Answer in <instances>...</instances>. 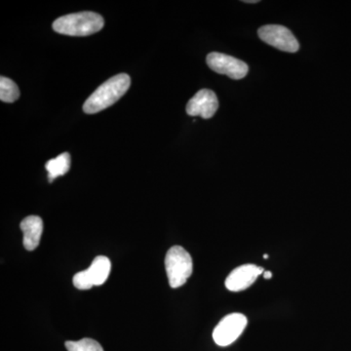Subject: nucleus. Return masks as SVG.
Instances as JSON below:
<instances>
[{
  "instance_id": "obj_16",
  "label": "nucleus",
  "mask_w": 351,
  "mask_h": 351,
  "mask_svg": "<svg viewBox=\"0 0 351 351\" xmlns=\"http://www.w3.org/2000/svg\"><path fill=\"white\" fill-rule=\"evenodd\" d=\"M269 258V256H267V254H265V255H263V258Z\"/></svg>"
},
{
  "instance_id": "obj_14",
  "label": "nucleus",
  "mask_w": 351,
  "mask_h": 351,
  "mask_svg": "<svg viewBox=\"0 0 351 351\" xmlns=\"http://www.w3.org/2000/svg\"><path fill=\"white\" fill-rule=\"evenodd\" d=\"M263 277H265V279H270L272 277V274L270 271H265L263 272Z\"/></svg>"
},
{
  "instance_id": "obj_2",
  "label": "nucleus",
  "mask_w": 351,
  "mask_h": 351,
  "mask_svg": "<svg viewBox=\"0 0 351 351\" xmlns=\"http://www.w3.org/2000/svg\"><path fill=\"white\" fill-rule=\"evenodd\" d=\"M105 25L101 15L95 12L69 14L58 18L53 23V29L58 34L69 36H88L100 32Z\"/></svg>"
},
{
  "instance_id": "obj_6",
  "label": "nucleus",
  "mask_w": 351,
  "mask_h": 351,
  "mask_svg": "<svg viewBox=\"0 0 351 351\" xmlns=\"http://www.w3.org/2000/svg\"><path fill=\"white\" fill-rule=\"evenodd\" d=\"M246 316L241 313L226 315L217 325L213 332L215 343L219 346H228L234 343L241 336L247 326Z\"/></svg>"
},
{
  "instance_id": "obj_12",
  "label": "nucleus",
  "mask_w": 351,
  "mask_h": 351,
  "mask_svg": "<svg viewBox=\"0 0 351 351\" xmlns=\"http://www.w3.org/2000/svg\"><path fill=\"white\" fill-rule=\"evenodd\" d=\"M20 97L19 87L13 80L1 76L0 78V100L5 103H14Z\"/></svg>"
},
{
  "instance_id": "obj_8",
  "label": "nucleus",
  "mask_w": 351,
  "mask_h": 351,
  "mask_svg": "<svg viewBox=\"0 0 351 351\" xmlns=\"http://www.w3.org/2000/svg\"><path fill=\"white\" fill-rule=\"evenodd\" d=\"M219 108V101L212 90L202 89L189 100L186 113L191 117H201L204 119L213 117Z\"/></svg>"
},
{
  "instance_id": "obj_11",
  "label": "nucleus",
  "mask_w": 351,
  "mask_h": 351,
  "mask_svg": "<svg viewBox=\"0 0 351 351\" xmlns=\"http://www.w3.org/2000/svg\"><path fill=\"white\" fill-rule=\"evenodd\" d=\"M48 172V181L52 182L60 176H64L71 168V156L68 152L60 154L56 158L50 159L45 164Z\"/></svg>"
},
{
  "instance_id": "obj_15",
  "label": "nucleus",
  "mask_w": 351,
  "mask_h": 351,
  "mask_svg": "<svg viewBox=\"0 0 351 351\" xmlns=\"http://www.w3.org/2000/svg\"><path fill=\"white\" fill-rule=\"evenodd\" d=\"M245 3H258V0H245Z\"/></svg>"
},
{
  "instance_id": "obj_4",
  "label": "nucleus",
  "mask_w": 351,
  "mask_h": 351,
  "mask_svg": "<svg viewBox=\"0 0 351 351\" xmlns=\"http://www.w3.org/2000/svg\"><path fill=\"white\" fill-rule=\"evenodd\" d=\"M112 269L110 258L105 256L95 258L87 269L77 272L73 276V282L78 290H89L93 286L103 285L108 280Z\"/></svg>"
},
{
  "instance_id": "obj_9",
  "label": "nucleus",
  "mask_w": 351,
  "mask_h": 351,
  "mask_svg": "<svg viewBox=\"0 0 351 351\" xmlns=\"http://www.w3.org/2000/svg\"><path fill=\"white\" fill-rule=\"evenodd\" d=\"M265 272L263 267L255 265H243L230 272L226 280V287L232 292H240L250 287L258 276Z\"/></svg>"
},
{
  "instance_id": "obj_3",
  "label": "nucleus",
  "mask_w": 351,
  "mask_h": 351,
  "mask_svg": "<svg viewBox=\"0 0 351 351\" xmlns=\"http://www.w3.org/2000/svg\"><path fill=\"white\" fill-rule=\"evenodd\" d=\"M165 269L171 288L181 287L193 274V258L186 249L173 246L166 254Z\"/></svg>"
},
{
  "instance_id": "obj_1",
  "label": "nucleus",
  "mask_w": 351,
  "mask_h": 351,
  "mask_svg": "<svg viewBox=\"0 0 351 351\" xmlns=\"http://www.w3.org/2000/svg\"><path fill=\"white\" fill-rule=\"evenodd\" d=\"M130 85V76L126 73L113 76L97 88L96 91L85 101L83 110L87 114H94L110 108L126 94Z\"/></svg>"
},
{
  "instance_id": "obj_10",
  "label": "nucleus",
  "mask_w": 351,
  "mask_h": 351,
  "mask_svg": "<svg viewBox=\"0 0 351 351\" xmlns=\"http://www.w3.org/2000/svg\"><path fill=\"white\" fill-rule=\"evenodd\" d=\"M24 233L23 243L27 251H34L40 243L41 235L43 232V221L38 216H29L23 219L20 225Z\"/></svg>"
},
{
  "instance_id": "obj_7",
  "label": "nucleus",
  "mask_w": 351,
  "mask_h": 351,
  "mask_svg": "<svg viewBox=\"0 0 351 351\" xmlns=\"http://www.w3.org/2000/svg\"><path fill=\"white\" fill-rule=\"evenodd\" d=\"M208 66L219 75H228L232 80H239L248 75V64L237 58L221 54L210 53L206 58Z\"/></svg>"
},
{
  "instance_id": "obj_5",
  "label": "nucleus",
  "mask_w": 351,
  "mask_h": 351,
  "mask_svg": "<svg viewBox=\"0 0 351 351\" xmlns=\"http://www.w3.org/2000/svg\"><path fill=\"white\" fill-rule=\"evenodd\" d=\"M258 36L263 43L283 52L295 53L300 48L299 41L287 27L279 25H267L260 27Z\"/></svg>"
},
{
  "instance_id": "obj_13",
  "label": "nucleus",
  "mask_w": 351,
  "mask_h": 351,
  "mask_svg": "<svg viewBox=\"0 0 351 351\" xmlns=\"http://www.w3.org/2000/svg\"><path fill=\"white\" fill-rule=\"evenodd\" d=\"M68 351H104L98 341L93 339H82L80 341H68L64 343Z\"/></svg>"
}]
</instances>
